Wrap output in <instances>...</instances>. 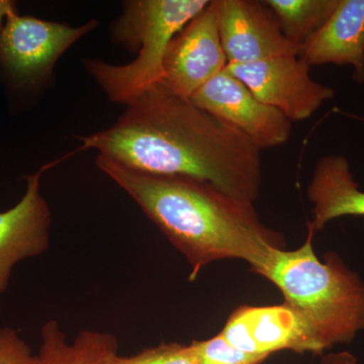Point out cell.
I'll list each match as a JSON object with an SVG mask.
<instances>
[{"mask_svg": "<svg viewBox=\"0 0 364 364\" xmlns=\"http://www.w3.org/2000/svg\"><path fill=\"white\" fill-rule=\"evenodd\" d=\"M95 163L188 260L189 282H195L203 268L223 259L246 261L256 273L273 249H286L284 235L261 222L254 203L210 182L146 173L102 155Z\"/></svg>", "mask_w": 364, "mask_h": 364, "instance_id": "2", "label": "cell"}, {"mask_svg": "<svg viewBox=\"0 0 364 364\" xmlns=\"http://www.w3.org/2000/svg\"><path fill=\"white\" fill-rule=\"evenodd\" d=\"M306 193L313 205L308 229L315 234L338 218L364 217V191L354 179L350 163L341 155L318 160Z\"/></svg>", "mask_w": 364, "mask_h": 364, "instance_id": "13", "label": "cell"}, {"mask_svg": "<svg viewBox=\"0 0 364 364\" xmlns=\"http://www.w3.org/2000/svg\"><path fill=\"white\" fill-rule=\"evenodd\" d=\"M223 49L229 65L253 63L279 56H299L277 16L264 1L215 0Z\"/></svg>", "mask_w": 364, "mask_h": 364, "instance_id": "10", "label": "cell"}, {"mask_svg": "<svg viewBox=\"0 0 364 364\" xmlns=\"http://www.w3.org/2000/svg\"><path fill=\"white\" fill-rule=\"evenodd\" d=\"M0 364H38L37 355L13 328H0Z\"/></svg>", "mask_w": 364, "mask_h": 364, "instance_id": "18", "label": "cell"}, {"mask_svg": "<svg viewBox=\"0 0 364 364\" xmlns=\"http://www.w3.org/2000/svg\"><path fill=\"white\" fill-rule=\"evenodd\" d=\"M208 0H130L111 26V37L136 59L114 65L100 59L83 60L85 71L107 97L128 105L160 81L167 48L183 26L208 6Z\"/></svg>", "mask_w": 364, "mask_h": 364, "instance_id": "4", "label": "cell"}, {"mask_svg": "<svg viewBox=\"0 0 364 364\" xmlns=\"http://www.w3.org/2000/svg\"><path fill=\"white\" fill-rule=\"evenodd\" d=\"M314 232L301 247L273 249L257 274L279 287L284 303L310 323L324 351L364 331V282L336 253L318 259Z\"/></svg>", "mask_w": 364, "mask_h": 364, "instance_id": "3", "label": "cell"}, {"mask_svg": "<svg viewBox=\"0 0 364 364\" xmlns=\"http://www.w3.org/2000/svg\"><path fill=\"white\" fill-rule=\"evenodd\" d=\"M228 65L214 0L170 42L159 83L176 95L191 98Z\"/></svg>", "mask_w": 364, "mask_h": 364, "instance_id": "8", "label": "cell"}, {"mask_svg": "<svg viewBox=\"0 0 364 364\" xmlns=\"http://www.w3.org/2000/svg\"><path fill=\"white\" fill-rule=\"evenodd\" d=\"M196 364H261L267 356L246 353L232 346L221 333L203 341H193Z\"/></svg>", "mask_w": 364, "mask_h": 364, "instance_id": "16", "label": "cell"}, {"mask_svg": "<svg viewBox=\"0 0 364 364\" xmlns=\"http://www.w3.org/2000/svg\"><path fill=\"white\" fill-rule=\"evenodd\" d=\"M191 100L238 131L261 151L279 147L291 139L293 123L277 109L261 102L227 68L196 91Z\"/></svg>", "mask_w": 364, "mask_h": 364, "instance_id": "7", "label": "cell"}, {"mask_svg": "<svg viewBox=\"0 0 364 364\" xmlns=\"http://www.w3.org/2000/svg\"><path fill=\"white\" fill-rule=\"evenodd\" d=\"M299 56L314 65H349L352 78L364 82V0H339L324 26L301 48Z\"/></svg>", "mask_w": 364, "mask_h": 364, "instance_id": "12", "label": "cell"}, {"mask_svg": "<svg viewBox=\"0 0 364 364\" xmlns=\"http://www.w3.org/2000/svg\"><path fill=\"white\" fill-rule=\"evenodd\" d=\"M18 11V6L11 0H0V33L4 30V25L9 14Z\"/></svg>", "mask_w": 364, "mask_h": 364, "instance_id": "20", "label": "cell"}, {"mask_svg": "<svg viewBox=\"0 0 364 364\" xmlns=\"http://www.w3.org/2000/svg\"><path fill=\"white\" fill-rule=\"evenodd\" d=\"M282 33L299 48L308 44L334 13L339 0H265Z\"/></svg>", "mask_w": 364, "mask_h": 364, "instance_id": "15", "label": "cell"}, {"mask_svg": "<svg viewBox=\"0 0 364 364\" xmlns=\"http://www.w3.org/2000/svg\"><path fill=\"white\" fill-rule=\"evenodd\" d=\"M97 26V20L70 26L14 11L0 33V74L14 88L40 90L67 50Z\"/></svg>", "mask_w": 364, "mask_h": 364, "instance_id": "5", "label": "cell"}, {"mask_svg": "<svg viewBox=\"0 0 364 364\" xmlns=\"http://www.w3.org/2000/svg\"><path fill=\"white\" fill-rule=\"evenodd\" d=\"M38 364H111L119 351V342L109 333L83 330L69 343L58 321H47L41 328Z\"/></svg>", "mask_w": 364, "mask_h": 364, "instance_id": "14", "label": "cell"}, {"mask_svg": "<svg viewBox=\"0 0 364 364\" xmlns=\"http://www.w3.org/2000/svg\"><path fill=\"white\" fill-rule=\"evenodd\" d=\"M111 364H196L193 344L161 343L132 356L114 358Z\"/></svg>", "mask_w": 364, "mask_h": 364, "instance_id": "17", "label": "cell"}, {"mask_svg": "<svg viewBox=\"0 0 364 364\" xmlns=\"http://www.w3.org/2000/svg\"><path fill=\"white\" fill-rule=\"evenodd\" d=\"M79 139L78 151L97 150L129 168L200 179L244 202L259 198L261 150L159 82L129 102L109 128Z\"/></svg>", "mask_w": 364, "mask_h": 364, "instance_id": "1", "label": "cell"}, {"mask_svg": "<svg viewBox=\"0 0 364 364\" xmlns=\"http://www.w3.org/2000/svg\"><path fill=\"white\" fill-rule=\"evenodd\" d=\"M227 70L247 86L261 102L282 112L291 123L310 119L335 95L330 86L314 80L311 66L299 56L228 65Z\"/></svg>", "mask_w": 364, "mask_h": 364, "instance_id": "6", "label": "cell"}, {"mask_svg": "<svg viewBox=\"0 0 364 364\" xmlns=\"http://www.w3.org/2000/svg\"><path fill=\"white\" fill-rule=\"evenodd\" d=\"M220 333L235 348L255 355L269 358L282 350L315 355L325 352L308 320L284 301L280 305L240 306Z\"/></svg>", "mask_w": 364, "mask_h": 364, "instance_id": "9", "label": "cell"}, {"mask_svg": "<svg viewBox=\"0 0 364 364\" xmlns=\"http://www.w3.org/2000/svg\"><path fill=\"white\" fill-rule=\"evenodd\" d=\"M318 364H359L358 358L349 351L326 354Z\"/></svg>", "mask_w": 364, "mask_h": 364, "instance_id": "19", "label": "cell"}, {"mask_svg": "<svg viewBox=\"0 0 364 364\" xmlns=\"http://www.w3.org/2000/svg\"><path fill=\"white\" fill-rule=\"evenodd\" d=\"M62 160L60 158L26 176V193L20 202L0 212V294L9 287L14 267L18 262L38 257L49 249L52 214L41 193V177Z\"/></svg>", "mask_w": 364, "mask_h": 364, "instance_id": "11", "label": "cell"}]
</instances>
